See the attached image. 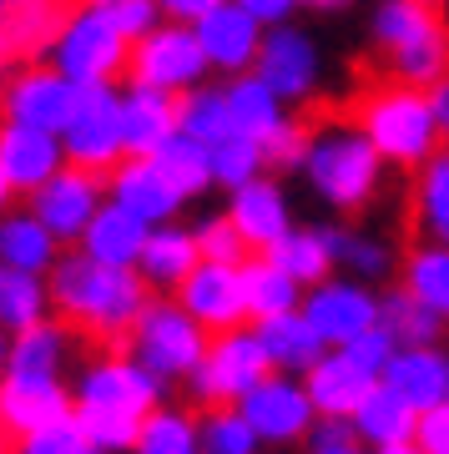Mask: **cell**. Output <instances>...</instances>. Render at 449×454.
Returning <instances> with one entry per match:
<instances>
[{
	"label": "cell",
	"mask_w": 449,
	"mask_h": 454,
	"mask_svg": "<svg viewBox=\"0 0 449 454\" xmlns=\"http://www.w3.org/2000/svg\"><path fill=\"white\" fill-rule=\"evenodd\" d=\"M81 454H112V450H101V444H86V450H81Z\"/></svg>",
	"instance_id": "obj_58"
},
{
	"label": "cell",
	"mask_w": 449,
	"mask_h": 454,
	"mask_svg": "<svg viewBox=\"0 0 449 454\" xmlns=\"http://www.w3.org/2000/svg\"><path fill=\"white\" fill-rule=\"evenodd\" d=\"M257 76L273 86L278 97H308L313 86V46L298 31H273L257 51Z\"/></svg>",
	"instance_id": "obj_27"
},
{
	"label": "cell",
	"mask_w": 449,
	"mask_h": 454,
	"mask_svg": "<svg viewBox=\"0 0 449 454\" xmlns=\"http://www.w3.org/2000/svg\"><path fill=\"white\" fill-rule=\"evenodd\" d=\"M242 288H248V313H253V324L263 318H278V313H293L298 309V278L288 268H278L268 253H257V258L242 262Z\"/></svg>",
	"instance_id": "obj_30"
},
{
	"label": "cell",
	"mask_w": 449,
	"mask_h": 454,
	"mask_svg": "<svg viewBox=\"0 0 449 454\" xmlns=\"http://www.w3.org/2000/svg\"><path fill=\"white\" fill-rule=\"evenodd\" d=\"M127 56H131V35L116 31L91 5L56 41V71H66L71 82H116V76H127Z\"/></svg>",
	"instance_id": "obj_7"
},
{
	"label": "cell",
	"mask_w": 449,
	"mask_h": 454,
	"mask_svg": "<svg viewBox=\"0 0 449 454\" xmlns=\"http://www.w3.org/2000/svg\"><path fill=\"white\" fill-rule=\"evenodd\" d=\"M308 5H343V0H308Z\"/></svg>",
	"instance_id": "obj_59"
},
{
	"label": "cell",
	"mask_w": 449,
	"mask_h": 454,
	"mask_svg": "<svg viewBox=\"0 0 449 454\" xmlns=\"http://www.w3.org/2000/svg\"><path fill=\"white\" fill-rule=\"evenodd\" d=\"M434 121H439V137L449 142V76L434 86Z\"/></svg>",
	"instance_id": "obj_52"
},
{
	"label": "cell",
	"mask_w": 449,
	"mask_h": 454,
	"mask_svg": "<svg viewBox=\"0 0 449 454\" xmlns=\"http://www.w3.org/2000/svg\"><path fill=\"white\" fill-rule=\"evenodd\" d=\"M5 328V324H0ZM5 369H11V343H5V333H0V379H5Z\"/></svg>",
	"instance_id": "obj_56"
},
{
	"label": "cell",
	"mask_w": 449,
	"mask_h": 454,
	"mask_svg": "<svg viewBox=\"0 0 449 454\" xmlns=\"http://www.w3.org/2000/svg\"><path fill=\"white\" fill-rule=\"evenodd\" d=\"M5 197H16V187H11V177L0 172V207H5Z\"/></svg>",
	"instance_id": "obj_57"
},
{
	"label": "cell",
	"mask_w": 449,
	"mask_h": 454,
	"mask_svg": "<svg viewBox=\"0 0 449 454\" xmlns=\"http://www.w3.org/2000/svg\"><path fill=\"white\" fill-rule=\"evenodd\" d=\"M238 5H248L257 20H278V16H283V11L293 5V0H238Z\"/></svg>",
	"instance_id": "obj_53"
},
{
	"label": "cell",
	"mask_w": 449,
	"mask_h": 454,
	"mask_svg": "<svg viewBox=\"0 0 449 454\" xmlns=\"http://www.w3.org/2000/svg\"><path fill=\"white\" fill-rule=\"evenodd\" d=\"M56 232H51L35 212H16V217H5L0 223V262H11V268H26V273H46L56 268Z\"/></svg>",
	"instance_id": "obj_32"
},
{
	"label": "cell",
	"mask_w": 449,
	"mask_h": 454,
	"mask_svg": "<svg viewBox=\"0 0 449 454\" xmlns=\"http://www.w3.org/2000/svg\"><path fill=\"white\" fill-rule=\"evenodd\" d=\"M81 86H86V97H81L76 121L66 127V162L112 187L122 152H127V116H122L127 101H116L106 82H81Z\"/></svg>",
	"instance_id": "obj_5"
},
{
	"label": "cell",
	"mask_w": 449,
	"mask_h": 454,
	"mask_svg": "<svg viewBox=\"0 0 449 454\" xmlns=\"http://www.w3.org/2000/svg\"><path fill=\"white\" fill-rule=\"evenodd\" d=\"M308 399L319 414H358V404L379 389V373H369L349 348H334V354H323L313 369H308Z\"/></svg>",
	"instance_id": "obj_18"
},
{
	"label": "cell",
	"mask_w": 449,
	"mask_h": 454,
	"mask_svg": "<svg viewBox=\"0 0 449 454\" xmlns=\"http://www.w3.org/2000/svg\"><path fill=\"white\" fill-rule=\"evenodd\" d=\"M91 11L106 16L116 31H127L131 41L152 31V0H91Z\"/></svg>",
	"instance_id": "obj_48"
},
{
	"label": "cell",
	"mask_w": 449,
	"mask_h": 454,
	"mask_svg": "<svg viewBox=\"0 0 449 454\" xmlns=\"http://www.w3.org/2000/svg\"><path fill=\"white\" fill-rule=\"evenodd\" d=\"M71 414H76V389H66L61 379H31V373L0 379V434L11 444Z\"/></svg>",
	"instance_id": "obj_12"
},
{
	"label": "cell",
	"mask_w": 449,
	"mask_h": 454,
	"mask_svg": "<svg viewBox=\"0 0 449 454\" xmlns=\"http://www.w3.org/2000/svg\"><path fill=\"white\" fill-rule=\"evenodd\" d=\"M197 262H202V247H197V232H182V227H157L152 238H146L142 247V278L152 283V288H167L177 293L182 283H187V273H193Z\"/></svg>",
	"instance_id": "obj_28"
},
{
	"label": "cell",
	"mask_w": 449,
	"mask_h": 454,
	"mask_svg": "<svg viewBox=\"0 0 449 454\" xmlns=\"http://www.w3.org/2000/svg\"><path fill=\"white\" fill-rule=\"evenodd\" d=\"M268 258L278 262V268H288L298 283H308V288H319V283H328V268H334V247H328V232H288V238H278L273 247H268Z\"/></svg>",
	"instance_id": "obj_36"
},
{
	"label": "cell",
	"mask_w": 449,
	"mask_h": 454,
	"mask_svg": "<svg viewBox=\"0 0 449 454\" xmlns=\"http://www.w3.org/2000/svg\"><path fill=\"white\" fill-rule=\"evenodd\" d=\"M242 414L253 424L263 444H293V439H308L313 424H319V409L308 399V384H293L288 373H268L248 399H242Z\"/></svg>",
	"instance_id": "obj_13"
},
{
	"label": "cell",
	"mask_w": 449,
	"mask_h": 454,
	"mask_svg": "<svg viewBox=\"0 0 449 454\" xmlns=\"http://www.w3.org/2000/svg\"><path fill=\"white\" fill-rule=\"evenodd\" d=\"M146 238H152V223H146V217H137L131 207H122V202H112V207H97V217H91V227H86L81 247H86L97 262H112V268H137V262H142Z\"/></svg>",
	"instance_id": "obj_21"
},
{
	"label": "cell",
	"mask_w": 449,
	"mask_h": 454,
	"mask_svg": "<svg viewBox=\"0 0 449 454\" xmlns=\"http://www.w3.org/2000/svg\"><path fill=\"white\" fill-rule=\"evenodd\" d=\"M419 238L449 243V146H439L414 177V197H409V247Z\"/></svg>",
	"instance_id": "obj_24"
},
{
	"label": "cell",
	"mask_w": 449,
	"mask_h": 454,
	"mask_svg": "<svg viewBox=\"0 0 449 454\" xmlns=\"http://www.w3.org/2000/svg\"><path fill=\"white\" fill-rule=\"evenodd\" d=\"M146 288L152 283L142 273L97 262L86 247L56 258V268H51V309H56V318L81 343H91L101 354H127L131 328H137L142 309L152 303Z\"/></svg>",
	"instance_id": "obj_1"
},
{
	"label": "cell",
	"mask_w": 449,
	"mask_h": 454,
	"mask_svg": "<svg viewBox=\"0 0 449 454\" xmlns=\"http://www.w3.org/2000/svg\"><path fill=\"white\" fill-rule=\"evenodd\" d=\"M208 66V46L202 35L182 31V26H167V31H146L131 41L127 56V82L131 86H161V91H177L202 76Z\"/></svg>",
	"instance_id": "obj_9"
},
{
	"label": "cell",
	"mask_w": 449,
	"mask_h": 454,
	"mask_svg": "<svg viewBox=\"0 0 449 454\" xmlns=\"http://www.w3.org/2000/svg\"><path fill=\"white\" fill-rule=\"evenodd\" d=\"M177 303L193 313L208 333H227V328H242L253 318V313H248V288H242L238 262L202 258L193 273H187V283L177 288Z\"/></svg>",
	"instance_id": "obj_11"
},
{
	"label": "cell",
	"mask_w": 449,
	"mask_h": 454,
	"mask_svg": "<svg viewBox=\"0 0 449 454\" xmlns=\"http://www.w3.org/2000/svg\"><path fill=\"white\" fill-rule=\"evenodd\" d=\"M334 121L364 131L384 157L404 167H424L439 146H449L434 121V91H424V86L358 82L349 101H334Z\"/></svg>",
	"instance_id": "obj_2"
},
{
	"label": "cell",
	"mask_w": 449,
	"mask_h": 454,
	"mask_svg": "<svg viewBox=\"0 0 449 454\" xmlns=\"http://www.w3.org/2000/svg\"><path fill=\"white\" fill-rule=\"evenodd\" d=\"M349 354L358 358V364H364V369H369V373H379V379H384L389 358L399 354V339H394V333H389L384 324H374L369 333H358V339L349 343Z\"/></svg>",
	"instance_id": "obj_47"
},
{
	"label": "cell",
	"mask_w": 449,
	"mask_h": 454,
	"mask_svg": "<svg viewBox=\"0 0 449 454\" xmlns=\"http://www.w3.org/2000/svg\"><path fill=\"white\" fill-rule=\"evenodd\" d=\"M157 399H161V379L152 369H142L131 354H101L76 379V404H106V409L152 414Z\"/></svg>",
	"instance_id": "obj_14"
},
{
	"label": "cell",
	"mask_w": 449,
	"mask_h": 454,
	"mask_svg": "<svg viewBox=\"0 0 449 454\" xmlns=\"http://www.w3.org/2000/svg\"><path fill=\"white\" fill-rule=\"evenodd\" d=\"M91 0H0V71L56 46Z\"/></svg>",
	"instance_id": "obj_8"
},
{
	"label": "cell",
	"mask_w": 449,
	"mask_h": 454,
	"mask_svg": "<svg viewBox=\"0 0 449 454\" xmlns=\"http://www.w3.org/2000/svg\"><path fill=\"white\" fill-rule=\"evenodd\" d=\"M182 131L197 137V142H208V146H223L227 137H238V121H232L227 97H217V91L187 97V106H182Z\"/></svg>",
	"instance_id": "obj_42"
},
{
	"label": "cell",
	"mask_w": 449,
	"mask_h": 454,
	"mask_svg": "<svg viewBox=\"0 0 449 454\" xmlns=\"http://www.w3.org/2000/svg\"><path fill=\"white\" fill-rule=\"evenodd\" d=\"M76 339L71 328L56 318V324H31L20 328L11 339V369L5 373H31V379H61V364H66V343Z\"/></svg>",
	"instance_id": "obj_31"
},
{
	"label": "cell",
	"mask_w": 449,
	"mask_h": 454,
	"mask_svg": "<svg viewBox=\"0 0 449 454\" xmlns=\"http://www.w3.org/2000/svg\"><path fill=\"white\" fill-rule=\"evenodd\" d=\"M429 5H439V0H429Z\"/></svg>",
	"instance_id": "obj_61"
},
{
	"label": "cell",
	"mask_w": 449,
	"mask_h": 454,
	"mask_svg": "<svg viewBox=\"0 0 449 454\" xmlns=\"http://www.w3.org/2000/svg\"><path fill=\"white\" fill-rule=\"evenodd\" d=\"M197 439H202V454H257V444H263V434L248 424V414L238 404L202 409Z\"/></svg>",
	"instance_id": "obj_39"
},
{
	"label": "cell",
	"mask_w": 449,
	"mask_h": 454,
	"mask_svg": "<svg viewBox=\"0 0 449 454\" xmlns=\"http://www.w3.org/2000/svg\"><path fill=\"white\" fill-rule=\"evenodd\" d=\"M268 373L278 369L263 348V339H257V328H227V333H212L202 364L193 369V399L202 409L242 404Z\"/></svg>",
	"instance_id": "obj_4"
},
{
	"label": "cell",
	"mask_w": 449,
	"mask_h": 454,
	"mask_svg": "<svg viewBox=\"0 0 449 454\" xmlns=\"http://www.w3.org/2000/svg\"><path fill=\"white\" fill-rule=\"evenodd\" d=\"M257 167H263V142L257 137H227L223 146H212V177L223 182V187H242V182L257 177Z\"/></svg>",
	"instance_id": "obj_43"
},
{
	"label": "cell",
	"mask_w": 449,
	"mask_h": 454,
	"mask_svg": "<svg viewBox=\"0 0 449 454\" xmlns=\"http://www.w3.org/2000/svg\"><path fill=\"white\" fill-rule=\"evenodd\" d=\"M152 162H157L161 177L177 187V197H197L212 182V146L187 137V131H177L172 142H161L157 152H152Z\"/></svg>",
	"instance_id": "obj_33"
},
{
	"label": "cell",
	"mask_w": 449,
	"mask_h": 454,
	"mask_svg": "<svg viewBox=\"0 0 449 454\" xmlns=\"http://www.w3.org/2000/svg\"><path fill=\"white\" fill-rule=\"evenodd\" d=\"M61 157L66 152H56L51 131L26 127V121H5V127H0V172L11 177L16 197L41 192V187L61 172Z\"/></svg>",
	"instance_id": "obj_17"
},
{
	"label": "cell",
	"mask_w": 449,
	"mask_h": 454,
	"mask_svg": "<svg viewBox=\"0 0 449 454\" xmlns=\"http://www.w3.org/2000/svg\"><path fill=\"white\" fill-rule=\"evenodd\" d=\"M308 324L323 333L328 348H349L358 333H369L379 324V298L369 288H358V283H319V288L308 293Z\"/></svg>",
	"instance_id": "obj_16"
},
{
	"label": "cell",
	"mask_w": 449,
	"mask_h": 454,
	"mask_svg": "<svg viewBox=\"0 0 449 454\" xmlns=\"http://www.w3.org/2000/svg\"><path fill=\"white\" fill-rule=\"evenodd\" d=\"M414 439H419V450H424V454H449V399L419 414Z\"/></svg>",
	"instance_id": "obj_49"
},
{
	"label": "cell",
	"mask_w": 449,
	"mask_h": 454,
	"mask_svg": "<svg viewBox=\"0 0 449 454\" xmlns=\"http://www.w3.org/2000/svg\"><path fill=\"white\" fill-rule=\"evenodd\" d=\"M101 187H106L101 177H91V172H81V167L66 162L61 172L31 197V212L56 232V243H81L86 227H91V217H97Z\"/></svg>",
	"instance_id": "obj_15"
},
{
	"label": "cell",
	"mask_w": 449,
	"mask_h": 454,
	"mask_svg": "<svg viewBox=\"0 0 449 454\" xmlns=\"http://www.w3.org/2000/svg\"><path fill=\"white\" fill-rule=\"evenodd\" d=\"M197 247H202V258H212V262H238V268L253 258V243L242 238V227L232 223V212L197 227Z\"/></svg>",
	"instance_id": "obj_44"
},
{
	"label": "cell",
	"mask_w": 449,
	"mask_h": 454,
	"mask_svg": "<svg viewBox=\"0 0 449 454\" xmlns=\"http://www.w3.org/2000/svg\"><path fill=\"white\" fill-rule=\"evenodd\" d=\"M374 454H424V450H419V439H399V444H379Z\"/></svg>",
	"instance_id": "obj_55"
},
{
	"label": "cell",
	"mask_w": 449,
	"mask_h": 454,
	"mask_svg": "<svg viewBox=\"0 0 449 454\" xmlns=\"http://www.w3.org/2000/svg\"><path fill=\"white\" fill-rule=\"evenodd\" d=\"M81 450H86V434H81L76 414L46 424V429H35V434H26L16 444V454H81Z\"/></svg>",
	"instance_id": "obj_46"
},
{
	"label": "cell",
	"mask_w": 449,
	"mask_h": 454,
	"mask_svg": "<svg viewBox=\"0 0 449 454\" xmlns=\"http://www.w3.org/2000/svg\"><path fill=\"white\" fill-rule=\"evenodd\" d=\"M81 97L86 86L71 82L66 71H20L16 82L0 91V112L11 121H26V127H41V131H56V127H71L81 112Z\"/></svg>",
	"instance_id": "obj_10"
},
{
	"label": "cell",
	"mask_w": 449,
	"mask_h": 454,
	"mask_svg": "<svg viewBox=\"0 0 449 454\" xmlns=\"http://www.w3.org/2000/svg\"><path fill=\"white\" fill-rule=\"evenodd\" d=\"M0 454H11V439H5V434H0Z\"/></svg>",
	"instance_id": "obj_60"
},
{
	"label": "cell",
	"mask_w": 449,
	"mask_h": 454,
	"mask_svg": "<svg viewBox=\"0 0 449 454\" xmlns=\"http://www.w3.org/2000/svg\"><path fill=\"white\" fill-rule=\"evenodd\" d=\"M217 5H227V0H161V11L172 20H202V16H212Z\"/></svg>",
	"instance_id": "obj_51"
},
{
	"label": "cell",
	"mask_w": 449,
	"mask_h": 454,
	"mask_svg": "<svg viewBox=\"0 0 449 454\" xmlns=\"http://www.w3.org/2000/svg\"><path fill=\"white\" fill-rule=\"evenodd\" d=\"M76 424H81V434H86V444H101V450H112V454H137L146 414L106 409V404H76Z\"/></svg>",
	"instance_id": "obj_37"
},
{
	"label": "cell",
	"mask_w": 449,
	"mask_h": 454,
	"mask_svg": "<svg viewBox=\"0 0 449 454\" xmlns=\"http://www.w3.org/2000/svg\"><path fill=\"white\" fill-rule=\"evenodd\" d=\"M404 288L414 293V298H424L434 313L449 318V243L409 247V258H404Z\"/></svg>",
	"instance_id": "obj_38"
},
{
	"label": "cell",
	"mask_w": 449,
	"mask_h": 454,
	"mask_svg": "<svg viewBox=\"0 0 449 454\" xmlns=\"http://www.w3.org/2000/svg\"><path fill=\"white\" fill-rule=\"evenodd\" d=\"M313 444H353L358 439V424L349 419V414H319V424H313Z\"/></svg>",
	"instance_id": "obj_50"
},
{
	"label": "cell",
	"mask_w": 449,
	"mask_h": 454,
	"mask_svg": "<svg viewBox=\"0 0 449 454\" xmlns=\"http://www.w3.org/2000/svg\"><path fill=\"white\" fill-rule=\"evenodd\" d=\"M127 354L142 364V369H152L167 384V379H193V369L202 364V354H208V328L197 324L193 313L182 309V303H167V298H152L142 309V318H137V328H131V343Z\"/></svg>",
	"instance_id": "obj_3"
},
{
	"label": "cell",
	"mask_w": 449,
	"mask_h": 454,
	"mask_svg": "<svg viewBox=\"0 0 449 454\" xmlns=\"http://www.w3.org/2000/svg\"><path fill=\"white\" fill-rule=\"evenodd\" d=\"M253 328H257V339H263V348H268V358H273L278 373H308L323 354H328L323 333L308 324L303 309L278 313V318H263V324H253Z\"/></svg>",
	"instance_id": "obj_22"
},
{
	"label": "cell",
	"mask_w": 449,
	"mask_h": 454,
	"mask_svg": "<svg viewBox=\"0 0 449 454\" xmlns=\"http://www.w3.org/2000/svg\"><path fill=\"white\" fill-rule=\"evenodd\" d=\"M278 91L263 76H253V82H238L232 91H227V106H232V121H238L242 137H257V142H268L278 127H283V116H278Z\"/></svg>",
	"instance_id": "obj_40"
},
{
	"label": "cell",
	"mask_w": 449,
	"mask_h": 454,
	"mask_svg": "<svg viewBox=\"0 0 449 454\" xmlns=\"http://www.w3.org/2000/svg\"><path fill=\"white\" fill-rule=\"evenodd\" d=\"M353 424H358V439H364L369 450H379V444H399V439H414L419 409L409 404L399 389H389L384 379H379V389H374L369 399L358 404Z\"/></svg>",
	"instance_id": "obj_29"
},
{
	"label": "cell",
	"mask_w": 449,
	"mask_h": 454,
	"mask_svg": "<svg viewBox=\"0 0 449 454\" xmlns=\"http://www.w3.org/2000/svg\"><path fill=\"white\" fill-rule=\"evenodd\" d=\"M379 146L369 137H328V142H313L308 152V172H313V187H319L334 207L358 212L369 202L374 182H379Z\"/></svg>",
	"instance_id": "obj_6"
},
{
	"label": "cell",
	"mask_w": 449,
	"mask_h": 454,
	"mask_svg": "<svg viewBox=\"0 0 449 454\" xmlns=\"http://www.w3.org/2000/svg\"><path fill=\"white\" fill-rule=\"evenodd\" d=\"M379 324L399 339V348H409V343H434V339H439L445 313H434L424 298H414V293L399 283L394 293H384V298H379Z\"/></svg>",
	"instance_id": "obj_34"
},
{
	"label": "cell",
	"mask_w": 449,
	"mask_h": 454,
	"mask_svg": "<svg viewBox=\"0 0 449 454\" xmlns=\"http://www.w3.org/2000/svg\"><path fill=\"white\" fill-rule=\"evenodd\" d=\"M328 247H334V258L343 268H353V273H364V278H384L394 268V258H389L384 247L369 243V238H353V232H328Z\"/></svg>",
	"instance_id": "obj_45"
},
{
	"label": "cell",
	"mask_w": 449,
	"mask_h": 454,
	"mask_svg": "<svg viewBox=\"0 0 449 454\" xmlns=\"http://www.w3.org/2000/svg\"><path fill=\"white\" fill-rule=\"evenodd\" d=\"M313 454H369L364 439H353V444H313Z\"/></svg>",
	"instance_id": "obj_54"
},
{
	"label": "cell",
	"mask_w": 449,
	"mask_h": 454,
	"mask_svg": "<svg viewBox=\"0 0 449 454\" xmlns=\"http://www.w3.org/2000/svg\"><path fill=\"white\" fill-rule=\"evenodd\" d=\"M112 192L122 207H131L137 217H146V223H167L177 212V187L167 177H161V167L152 162V157H131V162L116 167V177H112Z\"/></svg>",
	"instance_id": "obj_26"
},
{
	"label": "cell",
	"mask_w": 449,
	"mask_h": 454,
	"mask_svg": "<svg viewBox=\"0 0 449 454\" xmlns=\"http://www.w3.org/2000/svg\"><path fill=\"white\" fill-rule=\"evenodd\" d=\"M137 454H202V439H197V419L182 414V409H152L142 424V439H137Z\"/></svg>",
	"instance_id": "obj_41"
},
{
	"label": "cell",
	"mask_w": 449,
	"mask_h": 454,
	"mask_svg": "<svg viewBox=\"0 0 449 454\" xmlns=\"http://www.w3.org/2000/svg\"><path fill=\"white\" fill-rule=\"evenodd\" d=\"M384 384L399 389L404 399L424 414V409H434V404L449 399V358L439 354L434 343H409V348H399V354L389 358Z\"/></svg>",
	"instance_id": "obj_20"
},
{
	"label": "cell",
	"mask_w": 449,
	"mask_h": 454,
	"mask_svg": "<svg viewBox=\"0 0 449 454\" xmlns=\"http://www.w3.org/2000/svg\"><path fill=\"white\" fill-rule=\"evenodd\" d=\"M232 223L242 227V238L253 243V253H268L278 238H288V207L273 182H242L232 187Z\"/></svg>",
	"instance_id": "obj_25"
},
{
	"label": "cell",
	"mask_w": 449,
	"mask_h": 454,
	"mask_svg": "<svg viewBox=\"0 0 449 454\" xmlns=\"http://www.w3.org/2000/svg\"><path fill=\"white\" fill-rule=\"evenodd\" d=\"M197 35L208 46V61L223 66V71H242L263 51V41H257V16L248 5H217L212 16L197 20Z\"/></svg>",
	"instance_id": "obj_23"
},
{
	"label": "cell",
	"mask_w": 449,
	"mask_h": 454,
	"mask_svg": "<svg viewBox=\"0 0 449 454\" xmlns=\"http://www.w3.org/2000/svg\"><path fill=\"white\" fill-rule=\"evenodd\" d=\"M46 303H51V288L41 283V273H26V268L0 262V324L11 328V333L41 324Z\"/></svg>",
	"instance_id": "obj_35"
},
{
	"label": "cell",
	"mask_w": 449,
	"mask_h": 454,
	"mask_svg": "<svg viewBox=\"0 0 449 454\" xmlns=\"http://www.w3.org/2000/svg\"><path fill=\"white\" fill-rule=\"evenodd\" d=\"M182 106L187 97L182 91H161V86H137L122 106L127 116V152L131 157H152L161 142H172L182 131Z\"/></svg>",
	"instance_id": "obj_19"
}]
</instances>
